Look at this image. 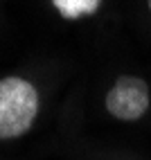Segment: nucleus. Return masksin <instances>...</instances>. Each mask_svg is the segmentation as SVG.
I'll list each match as a JSON object with an SVG mask.
<instances>
[{
	"instance_id": "1",
	"label": "nucleus",
	"mask_w": 151,
	"mask_h": 160,
	"mask_svg": "<svg viewBox=\"0 0 151 160\" xmlns=\"http://www.w3.org/2000/svg\"><path fill=\"white\" fill-rule=\"evenodd\" d=\"M38 111V95L20 77L0 79V140L23 135Z\"/></svg>"
},
{
	"instance_id": "2",
	"label": "nucleus",
	"mask_w": 151,
	"mask_h": 160,
	"mask_svg": "<svg viewBox=\"0 0 151 160\" xmlns=\"http://www.w3.org/2000/svg\"><path fill=\"white\" fill-rule=\"evenodd\" d=\"M151 104L149 88L140 77H120L106 95V108L117 120H140Z\"/></svg>"
},
{
	"instance_id": "3",
	"label": "nucleus",
	"mask_w": 151,
	"mask_h": 160,
	"mask_svg": "<svg viewBox=\"0 0 151 160\" xmlns=\"http://www.w3.org/2000/svg\"><path fill=\"white\" fill-rule=\"evenodd\" d=\"M102 0H52V5L57 7V12L63 18H81V16H90L97 12Z\"/></svg>"
},
{
	"instance_id": "4",
	"label": "nucleus",
	"mask_w": 151,
	"mask_h": 160,
	"mask_svg": "<svg viewBox=\"0 0 151 160\" xmlns=\"http://www.w3.org/2000/svg\"><path fill=\"white\" fill-rule=\"evenodd\" d=\"M147 2H149V9H151V0H147Z\"/></svg>"
}]
</instances>
